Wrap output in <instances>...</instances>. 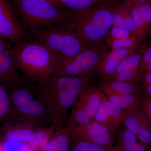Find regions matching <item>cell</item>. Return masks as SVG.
Listing matches in <instances>:
<instances>
[{
    "instance_id": "obj_1",
    "label": "cell",
    "mask_w": 151,
    "mask_h": 151,
    "mask_svg": "<svg viewBox=\"0 0 151 151\" xmlns=\"http://www.w3.org/2000/svg\"><path fill=\"white\" fill-rule=\"evenodd\" d=\"M89 82L87 76L53 75L43 82L34 84L38 99L47 109L56 129L64 127L70 111L90 86Z\"/></svg>"
},
{
    "instance_id": "obj_2",
    "label": "cell",
    "mask_w": 151,
    "mask_h": 151,
    "mask_svg": "<svg viewBox=\"0 0 151 151\" xmlns=\"http://www.w3.org/2000/svg\"><path fill=\"white\" fill-rule=\"evenodd\" d=\"M17 69L34 84L46 81L54 75L60 62L59 55L38 41H25L12 46Z\"/></svg>"
},
{
    "instance_id": "obj_3",
    "label": "cell",
    "mask_w": 151,
    "mask_h": 151,
    "mask_svg": "<svg viewBox=\"0 0 151 151\" xmlns=\"http://www.w3.org/2000/svg\"><path fill=\"white\" fill-rule=\"evenodd\" d=\"M103 3L80 10H68L60 26L78 34L93 46H102L112 27L113 6Z\"/></svg>"
},
{
    "instance_id": "obj_4",
    "label": "cell",
    "mask_w": 151,
    "mask_h": 151,
    "mask_svg": "<svg viewBox=\"0 0 151 151\" xmlns=\"http://www.w3.org/2000/svg\"><path fill=\"white\" fill-rule=\"evenodd\" d=\"M9 90L11 104L9 119L29 122L41 128L52 124L49 113L37 97L33 84L21 78Z\"/></svg>"
},
{
    "instance_id": "obj_5",
    "label": "cell",
    "mask_w": 151,
    "mask_h": 151,
    "mask_svg": "<svg viewBox=\"0 0 151 151\" xmlns=\"http://www.w3.org/2000/svg\"><path fill=\"white\" fill-rule=\"evenodd\" d=\"M28 32L45 27L60 25L68 10L55 6L47 0H9Z\"/></svg>"
},
{
    "instance_id": "obj_6",
    "label": "cell",
    "mask_w": 151,
    "mask_h": 151,
    "mask_svg": "<svg viewBox=\"0 0 151 151\" xmlns=\"http://www.w3.org/2000/svg\"><path fill=\"white\" fill-rule=\"evenodd\" d=\"M28 32L34 40L45 45L62 59H70L93 46L75 32L60 26L39 28Z\"/></svg>"
},
{
    "instance_id": "obj_7",
    "label": "cell",
    "mask_w": 151,
    "mask_h": 151,
    "mask_svg": "<svg viewBox=\"0 0 151 151\" xmlns=\"http://www.w3.org/2000/svg\"><path fill=\"white\" fill-rule=\"evenodd\" d=\"M106 52L103 45L92 46L70 59L61 58L54 75L89 76L95 71L100 60Z\"/></svg>"
},
{
    "instance_id": "obj_8",
    "label": "cell",
    "mask_w": 151,
    "mask_h": 151,
    "mask_svg": "<svg viewBox=\"0 0 151 151\" xmlns=\"http://www.w3.org/2000/svg\"><path fill=\"white\" fill-rule=\"evenodd\" d=\"M100 90L90 85L81 94L68 116V127L94 121L101 102Z\"/></svg>"
},
{
    "instance_id": "obj_9",
    "label": "cell",
    "mask_w": 151,
    "mask_h": 151,
    "mask_svg": "<svg viewBox=\"0 0 151 151\" xmlns=\"http://www.w3.org/2000/svg\"><path fill=\"white\" fill-rule=\"evenodd\" d=\"M27 33L9 0H0V36L11 44L27 40Z\"/></svg>"
},
{
    "instance_id": "obj_10",
    "label": "cell",
    "mask_w": 151,
    "mask_h": 151,
    "mask_svg": "<svg viewBox=\"0 0 151 151\" xmlns=\"http://www.w3.org/2000/svg\"><path fill=\"white\" fill-rule=\"evenodd\" d=\"M68 127L71 137L79 140L108 147H112L115 142L114 134L103 124L95 121Z\"/></svg>"
},
{
    "instance_id": "obj_11",
    "label": "cell",
    "mask_w": 151,
    "mask_h": 151,
    "mask_svg": "<svg viewBox=\"0 0 151 151\" xmlns=\"http://www.w3.org/2000/svg\"><path fill=\"white\" fill-rule=\"evenodd\" d=\"M100 96L101 103L94 121L103 124L114 134L124 124L131 111L117 107L108 100L107 96L101 91Z\"/></svg>"
},
{
    "instance_id": "obj_12",
    "label": "cell",
    "mask_w": 151,
    "mask_h": 151,
    "mask_svg": "<svg viewBox=\"0 0 151 151\" xmlns=\"http://www.w3.org/2000/svg\"><path fill=\"white\" fill-rule=\"evenodd\" d=\"M134 52V49L125 48L106 52L100 60L95 72L99 74L102 80L111 79L122 60Z\"/></svg>"
},
{
    "instance_id": "obj_13",
    "label": "cell",
    "mask_w": 151,
    "mask_h": 151,
    "mask_svg": "<svg viewBox=\"0 0 151 151\" xmlns=\"http://www.w3.org/2000/svg\"><path fill=\"white\" fill-rule=\"evenodd\" d=\"M125 128L146 145H151V125L139 109L131 111L124 121Z\"/></svg>"
},
{
    "instance_id": "obj_14",
    "label": "cell",
    "mask_w": 151,
    "mask_h": 151,
    "mask_svg": "<svg viewBox=\"0 0 151 151\" xmlns=\"http://www.w3.org/2000/svg\"><path fill=\"white\" fill-rule=\"evenodd\" d=\"M40 129L41 128L29 122L15 119L8 120L2 127L5 139L16 140L24 142H29L36 132Z\"/></svg>"
},
{
    "instance_id": "obj_15",
    "label": "cell",
    "mask_w": 151,
    "mask_h": 151,
    "mask_svg": "<svg viewBox=\"0 0 151 151\" xmlns=\"http://www.w3.org/2000/svg\"><path fill=\"white\" fill-rule=\"evenodd\" d=\"M17 69L12 46L0 54V82L8 90L21 78Z\"/></svg>"
},
{
    "instance_id": "obj_16",
    "label": "cell",
    "mask_w": 151,
    "mask_h": 151,
    "mask_svg": "<svg viewBox=\"0 0 151 151\" xmlns=\"http://www.w3.org/2000/svg\"><path fill=\"white\" fill-rule=\"evenodd\" d=\"M131 3L126 0L123 4L113 6L112 26L129 31L137 37V29L131 10Z\"/></svg>"
},
{
    "instance_id": "obj_17",
    "label": "cell",
    "mask_w": 151,
    "mask_h": 151,
    "mask_svg": "<svg viewBox=\"0 0 151 151\" xmlns=\"http://www.w3.org/2000/svg\"><path fill=\"white\" fill-rule=\"evenodd\" d=\"M107 96H120L127 94L139 95L138 84L126 83L112 79L102 80L98 87Z\"/></svg>"
},
{
    "instance_id": "obj_18",
    "label": "cell",
    "mask_w": 151,
    "mask_h": 151,
    "mask_svg": "<svg viewBox=\"0 0 151 151\" xmlns=\"http://www.w3.org/2000/svg\"><path fill=\"white\" fill-rule=\"evenodd\" d=\"M71 142L70 129L64 126L56 129L45 151H69Z\"/></svg>"
},
{
    "instance_id": "obj_19",
    "label": "cell",
    "mask_w": 151,
    "mask_h": 151,
    "mask_svg": "<svg viewBox=\"0 0 151 151\" xmlns=\"http://www.w3.org/2000/svg\"><path fill=\"white\" fill-rule=\"evenodd\" d=\"M56 129L53 125L48 128H41L36 132L28 145L35 151H45Z\"/></svg>"
},
{
    "instance_id": "obj_20",
    "label": "cell",
    "mask_w": 151,
    "mask_h": 151,
    "mask_svg": "<svg viewBox=\"0 0 151 151\" xmlns=\"http://www.w3.org/2000/svg\"><path fill=\"white\" fill-rule=\"evenodd\" d=\"M53 5L63 9L80 10L91 7L106 0H47Z\"/></svg>"
},
{
    "instance_id": "obj_21",
    "label": "cell",
    "mask_w": 151,
    "mask_h": 151,
    "mask_svg": "<svg viewBox=\"0 0 151 151\" xmlns=\"http://www.w3.org/2000/svg\"><path fill=\"white\" fill-rule=\"evenodd\" d=\"M69 151H123L122 146L108 147L79 140L71 137Z\"/></svg>"
},
{
    "instance_id": "obj_22",
    "label": "cell",
    "mask_w": 151,
    "mask_h": 151,
    "mask_svg": "<svg viewBox=\"0 0 151 151\" xmlns=\"http://www.w3.org/2000/svg\"><path fill=\"white\" fill-rule=\"evenodd\" d=\"M121 133L123 151H148V146L138 142L137 137L124 127Z\"/></svg>"
},
{
    "instance_id": "obj_23",
    "label": "cell",
    "mask_w": 151,
    "mask_h": 151,
    "mask_svg": "<svg viewBox=\"0 0 151 151\" xmlns=\"http://www.w3.org/2000/svg\"><path fill=\"white\" fill-rule=\"evenodd\" d=\"M143 52L142 49H140L124 58L117 68L115 75L129 70H139Z\"/></svg>"
},
{
    "instance_id": "obj_24",
    "label": "cell",
    "mask_w": 151,
    "mask_h": 151,
    "mask_svg": "<svg viewBox=\"0 0 151 151\" xmlns=\"http://www.w3.org/2000/svg\"><path fill=\"white\" fill-rule=\"evenodd\" d=\"M11 116V101L7 88L0 82V122H6Z\"/></svg>"
},
{
    "instance_id": "obj_25",
    "label": "cell",
    "mask_w": 151,
    "mask_h": 151,
    "mask_svg": "<svg viewBox=\"0 0 151 151\" xmlns=\"http://www.w3.org/2000/svg\"><path fill=\"white\" fill-rule=\"evenodd\" d=\"M138 38L135 36L131 35L127 37L116 40H107L105 43L111 49L117 50L121 49H134L137 46Z\"/></svg>"
},
{
    "instance_id": "obj_26",
    "label": "cell",
    "mask_w": 151,
    "mask_h": 151,
    "mask_svg": "<svg viewBox=\"0 0 151 151\" xmlns=\"http://www.w3.org/2000/svg\"><path fill=\"white\" fill-rule=\"evenodd\" d=\"M142 76L139 70H129L116 74L111 79L126 83L138 84L141 81Z\"/></svg>"
},
{
    "instance_id": "obj_27",
    "label": "cell",
    "mask_w": 151,
    "mask_h": 151,
    "mask_svg": "<svg viewBox=\"0 0 151 151\" xmlns=\"http://www.w3.org/2000/svg\"><path fill=\"white\" fill-rule=\"evenodd\" d=\"M131 10L137 29V37H142L146 34L147 30L146 29L144 21L137 8L132 3Z\"/></svg>"
},
{
    "instance_id": "obj_28",
    "label": "cell",
    "mask_w": 151,
    "mask_h": 151,
    "mask_svg": "<svg viewBox=\"0 0 151 151\" xmlns=\"http://www.w3.org/2000/svg\"><path fill=\"white\" fill-rule=\"evenodd\" d=\"M134 5V4H133ZM137 8L142 17L146 29H148L151 24V4L150 2L134 5Z\"/></svg>"
},
{
    "instance_id": "obj_29",
    "label": "cell",
    "mask_w": 151,
    "mask_h": 151,
    "mask_svg": "<svg viewBox=\"0 0 151 151\" xmlns=\"http://www.w3.org/2000/svg\"><path fill=\"white\" fill-rule=\"evenodd\" d=\"M107 97L108 100L114 105L123 110L128 111H134L138 109L137 107L129 104L122 95L109 96Z\"/></svg>"
},
{
    "instance_id": "obj_30",
    "label": "cell",
    "mask_w": 151,
    "mask_h": 151,
    "mask_svg": "<svg viewBox=\"0 0 151 151\" xmlns=\"http://www.w3.org/2000/svg\"><path fill=\"white\" fill-rule=\"evenodd\" d=\"M2 145L4 151H22L27 144L22 141L5 139Z\"/></svg>"
},
{
    "instance_id": "obj_31",
    "label": "cell",
    "mask_w": 151,
    "mask_h": 151,
    "mask_svg": "<svg viewBox=\"0 0 151 151\" xmlns=\"http://www.w3.org/2000/svg\"><path fill=\"white\" fill-rule=\"evenodd\" d=\"M138 109L151 125V97L140 98L138 104Z\"/></svg>"
},
{
    "instance_id": "obj_32",
    "label": "cell",
    "mask_w": 151,
    "mask_h": 151,
    "mask_svg": "<svg viewBox=\"0 0 151 151\" xmlns=\"http://www.w3.org/2000/svg\"><path fill=\"white\" fill-rule=\"evenodd\" d=\"M132 35L127 30L122 28L112 26L107 35V40H116L127 37Z\"/></svg>"
},
{
    "instance_id": "obj_33",
    "label": "cell",
    "mask_w": 151,
    "mask_h": 151,
    "mask_svg": "<svg viewBox=\"0 0 151 151\" xmlns=\"http://www.w3.org/2000/svg\"><path fill=\"white\" fill-rule=\"evenodd\" d=\"M151 61V45L146 50H144L142 57L139 68L143 67Z\"/></svg>"
},
{
    "instance_id": "obj_34",
    "label": "cell",
    "mask_w": 151,
    "mask_h": 151,
    "mask_svg": "<svg viewBox=\"0 0 151 151\" xmlns=\"http://www.w3.org/2000/svg\"><path fill=\"white\" fill-rule=\"evenodd\" d=\"M140 98H151V83L140 86Z\"/></svg>"
},
{
    "instance_id": "obj_35",
    "label": "cell",
    "mask_w": 151,
    "mask_h": 151,
    "mask_svg": "<svg viewBox=\"0 0 151 151\" xmlns=\"http://www.w3.org/2000/svg\"><path fill=\"white\" fill-rule=\"evenodd\" d=\"M12 46V44L6 42L5 40L0 39V54Z\"/></svg>"
},
{
    "instance_id": "obj_36",
    "label": "cell",
    "mask_w": 151,
    "mask_h": 151,
    "mask_svg": "<svg viewBox=\"0 0 151 151\" xmlns=\"http://www.w3.org/2000/svg\"><path fill=\"white\" fill-rule=\"evenodd\" d=\"M139 71L142 76L151 73V61L143 67L139 68Z\"/></svg>"
},
{
    "instance_id": "obj_37",
    "label": "cell",
    "mask_w": 151,
    "mask_h": 151,
    "mask_svg": "<svg viewBox=\"0 0 151 151\" xmlns=\"http://www.w3.org/2000/svg\"><path fill=\"white\" fill-rule=\"evenodd\" d=\"M143 81L145 84L151 83V73H147L143 77Z\"/></svg>"
},
{
    "instance_id": "obj_38",
    "label": "cell",
    "mask_w": 151,
    "mask_h": 151,
    "mask_svg": "<svg viewBox=\"0 0 151 151\" xmlns=\"http://www.w3.org/2000/svg\"><path fill=\"white\" fill-rule=\"evenodd\" d=\"M134 5L140 4L144 3L150 2L151 0H128Z\"/></svg>"
},
{
    "instance_id": "obj_39",
    "label": "cell",
    "mask_w": 151,
    "mask_h": 151,
    "mask_svg": "<svg viewBox=\"0 0 151 151\" xmlns=\"http://www.w3.org/2000/svg\"><path fill=\"white\" fill-rule=\"evenodd\" d=\"M22 151H35L30 148L29 146H28V144H27L26 146L24 148V149Z\"/></svg>"
},
{
    "instance_id": "obj_40",
    "label": "cell",
    "mask_w": 151,
    "mask_h": 151,
    "mask_svg": "<svg viewBox=\"0 0 151 151\" xmlns=\"http://www.w3.org/2000/svg\"><path fill=\"white\" fill-rule=\"evenodd\" d=\"M0 151H4L2 143H0Z\"/></svg>"
},
{
    "instance_id": "obj_41",
    "label": "cell",
    "mask_w": 151,
    "mask_h": 151,
    "mask_svg": "<svg viewBox=\"0 0 151 151\" xmlns=\"http://www.w3.org/2000/svg\"><path fill=\"white\" fill-rule=\"evenodd\" d=\"M148 151H151V145L148 146Z\"/></svg>"
},
{
    "instance_id": "obj_42",
    "label": "cell",
    "mask_w": 151,
    "mask_h": 151,
    "mask_svg": "<svg viewBox=\"0 0 151 151\" xmlns=\"http://www.w3.org/2000/svg\"><path fill=\"white\" fill-rule=\"evenodd\" d=\"M115 0H106V2H111L112 1H114Z\"/></svg>"
},
{
    "instance_id": "obj_43",
    "label": "cell",
    "mask_w": 151,
    "mask_h": 151,
    "mask_svg": "<svg viewBox=\"0 0 151 151\" xmlns=\"http://www.w3.org/2000/svg\"><path fill=\"white\" fill-rule=\"evenodd\" d=\"M0 39H4L2 37H1V36H0Z\"/></svg>"
}]
</instances>
